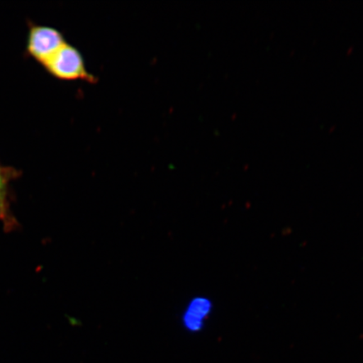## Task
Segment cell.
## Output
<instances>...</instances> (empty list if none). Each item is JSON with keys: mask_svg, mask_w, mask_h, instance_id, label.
Here are the masks:
<instances>
[{"mask_svg": "<svg viewBox=\"0 0 363 363\" xmlns=\"http://www.w3.org/2000/svg\"><path fill=\"white\" fill-rule=\"evenodd\" d=\"M43 67L50 75L59 80H84L89 83L95 82L94 75L88 72L84 57L79 49L67 43Z\"/></svg>", "mask_w": 363, "mask_h": 363, "instance_id": "6da1fadb", "label": "cell"}, {"mask_svg": "<svg viewBox=\"0 0 363 363\" xmlns=\"http://www.w3.org/2000/svg\"><path fill=\"white\" fill-rule=\"evenodd\" d=\"M66 43L60 30L52 26L30 23L26 52L39 65L43 66Z\"/></svg>", "mask_w": 363, "mask_h": 363, "instance_id": "7a4b0ae2", "label": "cell"}, {"mask_svg": "<svg viewBox=\"0 0 363 363\" xmlns=\"http://www.w3.org/2000/svg\"><path fill=\"white\" fill-rule=\"evenodd\" d=\"M20 172L13 167H7L0 164V208L6 218L4 229L7 231L15 229L18 225L13 216L10 208V186L13 179L19 176Z\"/></svg>", "mask_w": 363, "mask_h": 363, "instance_id": "3957f363", "label": "cell"}, {"mask_svg": "<svg viewBox=\"0 0 363 363\" xmlns=\"http://www.w3.org/2000/svg\"><path fill=\"white\" fill-rule=\"evenodd\" d=\"M211 311V303L206 299L198 298L189 303L184 317L186 328L197 330L202 328L203 320Z\"/></svg>", "mask_w": 363, "mask_h": 363, "instance_id": "277c9868", "label": "cell"}, {"mask_svg": "<svg viewBox=\"0 0 363 363\" xmlns=\"http://www.w3.org/2000/svg\"><path fill=\"white\" fill-rule=\"evenodd\" d=\"M0 220H2L3 224L4 225V224H6V218H4L1 208H0Z\"/></svg>", "mask_w": 363, "mask_h": 363, "instance_id": "5b68a950", "label": "cell"}]
</instances>
